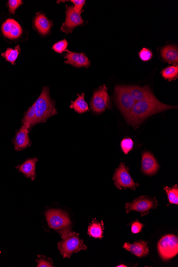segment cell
<instances>
[{
	"label": "cell",
	"mask_w": 178,
	"mask_h": 267,
	"mask_svg": "<svg viewBox=\"0 0 178 267\" xmlns=\"http://www.w3.org/2000/svg\"><path fill=\"white\" fill-rule=\"evenodd\" d=\"M174 108L160 102L154 96L136 103L125 118L131 125L138 127L150 116Z\"/></svg>",
	"instance_id": "1"
},
{
	"label": "cell",
	"mask_w": 178,
	"mask_h": 267,
	"mask_svg": "<svg viewBox=\"0 0 178 267\" xmlns=\"http://www.w3.org/2000/svg\"><path fill=\"white\" fill-rule=\"evenodd\" d=\"M35 119L36 124L46 122L52 116L57 114L55 103L53 101L49 94V88L44 86L38 100L35 102Z\"/></svg>",
	"instance_id": "2"
},
{
	"label": "cell",
	"mask_w": 178,
	"mask_h": 267,
	"mask_svg": "<svg viewBox=\"0 0 178 267\" xmlns=\"http://www.w3.org/2000/svg\"><path fill=\"white\" fill-rule=\"evenodd\" d=\"M62 241L58 243V250L64 258H70L74 253L86 250L87 246L83 239L78 238L79 234L69 231L61 234Z\"/></svg>",
	"instance_id": "3"
},
{
	"label": "cell",
	"mask_w": 178,
	"mask_h": 267,
	"mask_svg": "<svg viewBox=\"0 0 178 267\" xmlns=\"http://www.w3.org/2000/svg\"><path fill=\"white\" fill-rule=\"evenodd\" d=\"M45 216L49 227L58 231L60 235L71 230L72 222L65 212L51 209L46 211Z\"/></svg>",
	"instance_id": "4"
},
{
	"label": "cell",
	"mask_w": 178,
	"mask_h": 267,
	"mask_svg": "<svg viewBox=\"0 0 178 267\" xmlns=\"http://www.w3.org/2000/svg\"><path fill=\"white\" fill-rule=\"evenodd\" d=\"M159 255L163 261L172 259L178 253V238L168 234L163 236L157 244Z\"/></svg>",
	"instance_id": "5"
},
{
	"label": "cell",
	"mask_w": 178,
	"mask_h": 267,
	"mask_svg": "<svg viewBox=\"0 0 178 267\" xmlns=\"http://www.w3.org/2000/svg\"><path fill=\"white\" fill-rule=\"evenodd\" d=\"M115 96L119 108L125 117L132 110L136 102L133 100L127 86H116Z\"/></svg>",
	"instance_id": "6"
},
{
	"label": "cell",
	"mask_w": 178,
	"mask_h": 267,
	"mask_svg": "<svg viewBox=\"0 0 178 267\" xmlns=\"http://www.w3.org/2000/svg\"><path fill=\"white\" fill-rule=\"evenodd\" d=\"M158 205L155 198L142 196L132 202L127 203L126 209L127 213L135 211L141 213L142 216H143L147 215L151 209H156Z\"/></svg>",
	"instance_id": "7"
},
{
	"label": "cell",
	"mask_w": 178,
	"mask_h": 267,
	"mask_svg": "<svg viewBox=\"0 0 178 267\" xmlns=\"http://www.w3.org/2000/svg\"><path fill=\"white\" fill-rule=\"evenodd\" d=\"M113 181L116 187L120 190L130 189L135 190L139 186L138 184L133 181L129 173V167H126L124 163H121L119 167L116 169Z\"/></svg>",
	"instance_id": "8"
},
{
	"label": "cell",
	"mask_w": 178,
	"mask_h": 267,
	"mask_svg": "<svg viewBox=\"0 0 178 267\" xmlns=\"http://www.w3.org/2000/svg\"><path fill=\"white\" fill-rule=\"evenodd\" d=\"M91 107L92 111L97 114L103 113L106 109L111 108L108 88L105 85L101 86L94 93Z\"/></svg>",
	"instance_id": "9"
},
{
	"label": "cell",
	"mask_w": 178,
	"mask_h": 267,
	"mask_svg": "<svg viewBox=\"0 0 178 267\" xmlns=\"http://www.w3.org/2000/svg\"><path fill=\"white\" fill-rule=\"evenodd\" d=\"M81 12L77 11L74 6H66V17L60 30L66 34L72 33L77 26L83 24Z\"/></svg>",
	"instance_id": "10"
},
{
	"label": "cell",
	"mask_w": 178,
	"mask_h": 267,
	"mask_svg": "<svg viewBox=\"0 0 178 267\" xmlns=\"http://www.w3.org/2000/svg\"><path fill=\"white\" fill-rule=\"evenodd\" d=\"M30 130L24 126H22L18 130L13 140L15 149L18 152L29 147L32 145V141L29 137Z\"/></svg>",
	"instance_id": "11"
},
{
	"label": "cell",
	"mask_w": 178,
	"mask_h": 267,
	"mask_svg": "<svg viewBox=\"0 0 178 267\" xmlns=\"http://www.w3.org/2000/svg\"><path fill=\"white\" fill-rule=\"evenodd\" d=\"M4 36L11 40L19 39L23 33L21 26L16 21L10 19L6 21L2 26Z\"/></svg>",
	"instance_id": "12"
},
{
	"label": "cell",
	"mask_w": 178,
	"mask_h": 267,
	"mask_svg": "<svg viewBox=\"0 0 178 267\" xmlns=\"http://www.w3.org/2000/svg\"><path fill=\"white\" fill-rule=\"evenodd\" d=\"M65 63L73 65L77 68L88 67L91 65V61L84 53H77L66 50Z\"/></svg>",
	"instance_id": "13"
},
{
	"label": "cell",
	"mask_w": 178,
	"mask_h": 267,
	"mask_svg": "<svg viewBox=\"0 0 178 267\" xmlns=\"http://www.w3.org/2000/svg\"><path fill=\"white\" fill-rule=\"evenodd\" d=\"M159 164L153 154L144 152L142 156L141 168L145 174L153 175L159 170Z\"/></svg>",
	"instance_id": "14"
},
{
	"label": "cell",
	"mask_w": 178,
	"mask_h": 267,
	"mask_svg": "<svg viewBox=\"0 0 178 267\" xmlns=\"http://www.w3.org/2000/svg\"><path fill=\"white\" fill-rule=\"evenodd\" d=\"M38 161L37 157L29 158L26 160L22 164L16 167L26 177L30 178L32 181H34L37 177L36 164Z\"/></svg>",
	"instance_id": "15"
},
{
	"label": "cell",
	"mask_w": 178,
	"mask_h": 267,
	"mask_svg": "<svg viewBox=\"0 0 178 267\" xmlns=\"http://www.w3.org/2000/svg\"><path fill=\"white\" fill-rule=\"evenodd\" d=\"M123 248L138 257L146 256L149 253L148 242L146 241H139L132 244L126 243Z\"/></svg>",
	"instance_id": "16"
},
{
	"label": "cell",
	"mask_w": 178,
	"mask_h": 267,
	"mask_svg": "<svg viewBox=\"0 0 178 267\" xmlns=\"http://www.w3.org/2000/svg\"><path fill=\"white\" fill-rule=\"evenodd\" d=\"M128 90L136 103L154 96L149 86H127Z\"/></svg>",
	"instance_id": "17"
},
{
	"label": "cell",
	"mask_w": 178,
	"mask_h": 267,
	"mask_svg": "<svg viewBox=\"0 0 178 267\" xmlns=\"http://www.w3.org/2000/svg\"><path fill=\"white\" fill-rule=\"evenodd\" d=\"M34 24L35 28L42 35H47L48 34L51 30L52 25L46 16L43 14H38L35 17Z\"/></svg>",
	"instance_id": "18"
},
{
	"label": "cell",
	"mask_w": 178,
	"mask_h": 267,
	"mask_svg": "<svg viewBox=\"0 0 178 267\" xmlns=\"http://www.w3.org/2000/svg\"><path fill=\"white\" fill-rule=\"evenodd\" d=\"M161 56L163 59L168 64H172L177 66L178 50L174 45H168L161 50Z\"/></svg>",
	"instance_id": "19"
},
{
	"label": "cell",
	"mask_w": 178,
	"mask_h": 267,
	"mask_svg": "<svg viewBox=\"0 0 178 267\" xmlns=\"http://www.w3.org/2000/svg\"><path fill=\"white\" fill-rule=\"evenodd\" d=\"M104 229L103 221L100 222L95 218L88 226L87 234L94 238L102 239L103 237Z\"/></svg>",
	"instance_id": "20"
},
{
	"label": "cell",
	"mask_w": 178,
	"mask_h": 267,
	"mask_svg": "<svg viewBox=\"0 0 178 267\" xmlns=\"http://www.w3.org/2000/svg\"><path fill=\"white\" fill-rule=\"evenodd\" d=\"M77 99L71 103L69 108L79 114L86 112L88 111V106L84 100L85 94L83 93L81 95H77Z\"/></svg>",
	"instance_id": "21"
},
{
	"label": "cell",
	"mask_w": 178,
	"mask_h": 267,
	"mask_svg": "<svg viewBox=\"0 0 178 267\" xmlns=\"http://www.w3.org/2000/svg\"><path fill=\"white\" fill-rule=\"evenodd\" d=\"M35 106L33 104L25 114L22 120L23 126L31 130L35 126Z\"/></svg>",
	"instance_id": "22"
},
{
	"label": "cell",
	"mask_w": 178,
	"mask_h": 267,
	"mask_svg": "<svg viewBox=\"0 0 178 267\" xmlns=\"http://www.w3.org/2000/svg\"><path fill=\"white\" fill-rule=\"evenodd\" d=\"M20 52V46H17L14 49L8 48L6 52L3 53L2 56L7 61L10 62L13 65H15V61Z\"/></svg>",
	"instance_id": "23"
},
{
	"label": "cell",
	"mask_w": 178,
	"mask_h": 267,
	"mask_svg": "<svg viewBox=\"0 0 178 267\" xmlns=\"http://www.w3.org/2000/svg\"><path fill=\"white\" fill-rule=\"evenodd\" d=\"M178 75V66H171L164 68L162 72V77L169 81L176 79Z\"/></svg>",
	"instance_id": "24"
},
{
	"label": "cell",
	"mask_w": 178,
	"mask_h": 267,
	"mask_svg": "<svg viewBox=\"0 0 178 267\" xmlns=\"http://www.w3.org/2000/svg\"><path fill=\"white\" fill-rule=\"evenodd\" d=\"M164 190L166 192L169 202L170 204L177 205L178 204V188L177 185H175L173 188H169L165 187Z\"/></svg>",
	"instance_id": "25"
},
{
	"label": "cell",
	"mask_w": 178,
	"mask_h": 267,
	"mask_svg": "<svg viewBox=\"0 0 178 267\" xmlns=\"http://www.w3.org/2000/svg\"><path fill=\"white\" fill-rule=\"evenodd\" d=\"M38 260L36 262L38 263V267H53V262L51 258H48L44 255H38Z\"/></svg>",
	"instance_id": "26"
},
{
	"label": "cell",
	"mask_w": 178,
	"mask_h": 267,
	"mask_svg": "<svg viewBox=\"0 0 178 267\" xmlns=\"http://www.w3.org/2000/svg\"><path fill=\"white\" fill-rule=\"evenodd\" d=\"M121 148L124 154H128L133 147V141L131 138L124 139L121 143Z\"/></svg>",
	"instance_id": "27"
},
{
	"label": "cell",
	"mask_w": 178,
	"mask_h": 267,
	"mask_svg": "<svg viewBox=\"0 0 178 267\" xmlns=\"http://www.w3.org/2000/svg\"><path fill=\"white\" fill-rule=\"evenodd\" d=\"M68 45V42L66 39L60 41L56 43L52 47V49L55 52L61 54L66 50Z\"/></svg>",
	"instance_id": "28"
},
{
	"label": "cell",
	"mask_w": 178,
	"mask_h": 267,
	"mask_svg": "<svg viewBox=\"0 0 178 267\" xmlns=\"http://www.w3.org/2000/svg\"><path fill=\"white\" fill-rule=\"evenodd\" d=\"M153 53L147 48L142 49L139 53L140 59L143 61H149L153 57Z\"/></svg>",
	"instance_id": "29"
},
{
	"label": "cell",
	"mask_w": 178,
	"mask_h": 267,
	"mask_svg": "<svg viewBox=\"0 0 178 267\" xmlns=\"http://www.w3.org/2000/svg\"><path fill=\"white\" fill-rule=\"evenodd\" d=\"M23 4V2L21 0H10L8 2L9 9H10V12L14 14L17 9Z\"/></svg>",
	"instance_id": "30"
},
{
	"label": "cell",
	"mask_w": 178,
	"mask_h": 267,
	"mask_svg": "<svg viewBox=\"0 0 178 267\" xmlns=\"http://www.w3.org/2000/svg\"><path fill=\"white\" fill-rule=\"evenodd\" d=\"M70 2L74 4V7L77 11L82 13V8L86 2L85 0H71Z\"/></svg>",
	"instance_id": "31"
},
{
	"label": "cell",
	"mask_w": 178,
	"mask_h": 267,
	"mask_svg": "<svg viewBox=\"0 0 178 267\" xmlns=\"http://www.w3.org/2000/svg\"><path fill=\"white\" fill-rule=\"evenodd\" d=\"M144 225H142L138 220L133 222L131 226V231L133 234H137L140 232Z\"/></svg>",
	"instance_id": "32"
},
{
	"label": "cell",
	"mask_w": 178,
	"mask_h": 267,
	"mask_svg": "<svg viewBox=\"0 0 178 267\" xmlns=\"http://www.w3.org/2000/svg\"><path fill=\"white\" fill-rule=\"evenodd\" d=\"M118 266H126L125 265L121 264V265H119Z\"/></svg>",
	"instance_id": "33"
}]
</instances>
